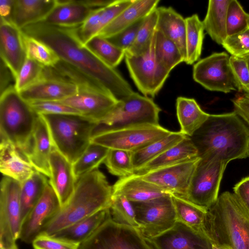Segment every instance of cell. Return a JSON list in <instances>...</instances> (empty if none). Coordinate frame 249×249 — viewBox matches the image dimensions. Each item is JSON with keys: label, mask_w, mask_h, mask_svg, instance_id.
Listing matches in <instances>:
<instances>
[{"label": "cell", "mask_w": 249, "mask_h": 249, "mask_svg": "<svg viewBox=\"0 0 249 249\" xmlns=\"http://www.w3.org/2000/svg\"><path fill=\"white\" fill-rule=\"evenodd\" d=\"M79 27H63L39 22L21 29L48 45L62 60L99 84L118 100L134 91L120 72L100 60L83 44Z\"/></svg>", "instance_id": "6da1fadb"}, {"label": "cell", "mask_w": 249, "mask_h": 249, "mask_svg": "<svg viewBox=\"0 0 249 249\" xmlns=\"http://www.w3.org/2000/svg\"><path fill=\"white\" fill-rule=\"evenodd\" d=\"M190 138L200 159L228 163L249 157V129L234 111L210 114Z\"/></svg>", "instance_id": "7a4b0ae2"}, {"label": "cell", "mask_w": 249, "mask_h": 249, "mask_svg": "<svg viewBox=\"0 0 249 249\" xmlns=\"http://www.w3.org/2000/svg\"><path fill=\"white\" fill-rule=\"evenodd\" d=\"M112 195V186L98 169L83 175L77 179L69 200L42 232L54 235L100 211L110 208Z\"/></svg>", "instance_id": "3957f363"}, {"label": "cell", "mask_w": 249, "mask_h": 249, "mask_svg": "<svg viewBox=\"0 0 249 249\" xmlns=\"http://www.w3.org/2000/svg\"><path fill=\"white\" fill-rule=\"evenodd\" d=\"M204 234L226 249H249V212L233 193L221 194L207 211Z\"/></svg>", "instance_id": "277c9868"}, {"label": "cell", "mask_w": 249, "mask_h": 249, "mask_svg": "<svg viewBox=\"0 0 249 249\" xmlns=\"http://www.w3.org/2000/svg\"><path fill=\"white\" fill-rule=\"evenodd\" d=\"M38 116L15 87H10L0 94V141L12 144L26 157Z\"/></svg>", "instance_id": "5b68a950"}, {"label": "cell", "mask_w": 249, "mask_h": 249, "mask_svg": "<svg viewBox=\"0 0 249 249\" xmlns=\"http://www.w3.org/2000/svg\"><path fill=\"white\" fill-rule=\"evenodd\" d=\"M53 147L73 164L91 143L94 121L81 115L42 114Z\"/></svg>", "instance_id": "8992f818"}, {"label": "cell", "mask_w": 249, "mask_h": 249, "mask_svg": "<svg viewBox=\"0 0 249 249\" xmlns=\"http://www.w3.org/2000/svg\"><path fill=\"white\" fill-rule=\"evenodd\" d=\"M160 111V107L151 98L134 91L120 100L115 108L97 123L92 138L105 132L125 127L159 125Z\"/></svg>", "instance_id": "52a82bcc"}, {"label": "cell", "mask_w": 249, "mask_h": 249, "mask_svg": "<svg viewBox=\"0 0 249 249\" xmlns=\"http://www.w3.org/2000/svg\"><path fill=\"white\" fill-rule=\"evenodd\" d=\"M155 39L156 32L146 51L138 55H125L124 57L130 75L136 87L143 96L151 98L159 93L170 72L156 59Z\"/></svg>", "instance_id": "ba28073f"}, {"label": "cell", "mask_w": 249, "mask_h": 249, "mask_svg": "<svg viewBox=\"0 0 249 249\" xmlns=\"http://www.w3.org/2000/svg\"><path fill=\"white\" fill-rule=\"evenodd\" d=\"M228 163L200 159L194 172L186 199L208 210L216 201Z\"/></svg>", "instance_id": "9c48e42d"}, {"label": "cell", "mask_w": 249, "mask_h": 249, "mask_svg": "<svg viewBox=\"0 0 249 249\" xmlns=\"http://www.w3.org/2000/svg\"><path fill=\"white\" fill-rule=\"evenodd\" d=\"M137 229L145 238L155 237L171 229L177 221L171 194L145 202H132Z\"/></svg>", "instance_id": "30bf717a"}, {"label": "cell", "mask_w": 249, "mask_h": 249, "mask_svg": "<svg viewBox=\"0 0 249 249\" xmlns=\"http://www.w3.org/2000/svg\"><path fill=\"white\" fill-rule=\"evenodd\" d=\"M79 249H152L135 228L107 219Z\"/></svg>", "instance_id": "8fae6325"}, {"label": "cell", "mask_w": 249, "mask_h": 249, "mask_svg": "<svg viewBox=\"0 0 249 249\" xmlns=\"http://www.w3.org/2000/svg\"><path fill=\"white\" fill-rule=\"evenodd\" d=\"M172 132L160 124L131 126L102 133L92 137L91 142L109 149L134 152Z\"/></svg>", "instance_id": "7c38bea8"}, {"label": "cell", "mask_w": 249, "mask_h": 249, "mask_svg": "<svg viewBox=\"0 0 249 249\" xmlns=\"http://www.w3.org/2000/svg\"><path fill=\"white\" fill-rule=\"evenodd\" d=\"M230 57L224 52L214 53L198 60L193 67L194 81L210 91L227 93L238 90Z\"/></svg>", "instance_id": "4fadbf2b"}, {"label": "cell", "mask_w": 249, "mask_h": 249, "mask_svg": "<svg viewBox=\"0 0 249 249\" xmlns=\"http://www.w3.org/2000/svg\"><path fill=\"white\" fill-rule=\"evenodd\" d=\"M21 184L3 176L0 182V246L9 247L19 239L21 223Z\"/></svg>", "instance_id": "5bb4252c"}, {"label": "cell", "mask_w": 249, "mask_h": 249, "mask_svg": "<svg viewBox=\"0 0 249 249\" xmlns=\"http://www.w3.org/2000/svg\"><path fill=\"white\" fill-rule=\"evenodd\" d=\"M199 157L138 175L166 192L186 198Z\"/></svg>", "instance_id": "9a60e30c"}, {"label": "cell", "mask_w": 249, "mask_h": 249, "mask_svg": "<svg viewBox=\"0 0 249 249\" xmlns=\"http://www.w3.org/2000/svg\"><path fill=\"white\" fill-rule=\"evenodd\" d=\"M60 101L97 123L115 108L120 100L104 89L79 88L76 93Z\"/></svg>", "instance_id": "2e32d148"}, {"label": "cell", "mask_w": 249, "mask_h": 249, "mask_svg": "<svg viewBox=\"0 0 249 249\" xmlns=\"http://www.w3.org/2000/svg\"><path fill=\"white\" fill-rule=\"evenodd\" d=\"M60 208L58 198L48 183L41 197L22 223L19 239L27 244L32 243Z\"/></svg>", "instance_id": "e0dca14e"}, {"label": "cell", "mask_w": 249, "mask_h": 249, "mask_svg": "<svg viewBox=\"0 0 249 249\" xmlns=\"http://www.w3.org/2000/svg\"><path fill=\"white\" fill-rule=\"evenodd\" d=\"M144 238L152 249H212V243L205 234L178 221L159 235Z\"/></svg>", "instance_id": "ac0fdd59"}, {"label": "cell", "mask_w": 249, "mask_h": 249, "mask_svg": "<svg viewBox=\"0 0 249 249\" xmlns=\"http://www.w3.org/2000/svg\"><path fill=\"white\" fill-rule=\"evenodd\" d=\"M0 54L16 79L27 58V53L21 29L13 23L0 18Z\"/></svg>", "instance_id": "d6986e66"}, {"label": "cell", "mask_w": 249, "mask_h": 249, "mask_svg": "<svg viewBox=\"0 0 249 249\" xmlns=\"http://www.w3.org/2000/svg\"><path fill=\"white\" fill-rule=\"evenodd\" d=\"M50 170L49 183L56 193L61 207L69 200L75 187L77 180L72 164L53 147Z\"/></svg>", "instance_id": "ffe728a7"}, {"label": "cell", "mask_w": 249, "mask_h": 249, "mask_svg": "<svg viewBox=\"0 0 249 249\" xmlns=\"http://www.w3.org/2000/svg\"><path fill=\"white\" fill-rule=\"evenodd\" d=\"M78 87L60 79L43 77L19 92L26 101H62L77 93Z\"/></svg>", "instance_id": "44dd1931"}, {"label": "cell", "mask_w": 249, "mask_h": 249, "mask_svg": "<svg viewBox=\"0 0 249 249\" xmlns=\"http://www.w3.org/2000/svg\"><path fill=\"white\" fill-rule=\"evenodd\" d=\"M38 115L31 149L26 158L36 171L49 178L50 159L53 146L46 123Z\"/></svg>", "instance_id": "7402d4cb"}, {"label": "cell", "mask_w": 249, "mask_h": 249, "mask_svg": "<svg viewBox=\"0 0 249 249\" xmlns=\"http://www.w3.org/2000/svg\"><path fill=\"white\" fill-rule=\"evenodd\" d=\"M93 10L82 0H56L55 6L41 22L63 27H78L84 23Z\"/></svg>", "instance_id": "603a6c76"}, {"label": "cell", "mask_w": 249, "mask_h": 249, "mask_svg": "<svg viewBox=\"0 0 249 249\" xmlns=\"http://www.w3.org/2000/svg\"><path fill=\"white\" fill-rule=\"evenodd\" d=\"M112 194L122 195L132 202H141L170 194L134 174L120 178L112 186Z\"/></svg>", "instance_id": "cb8c5ba5"}, {"label": "cell", "mask_w": 249, "mask_h": 249, "mask_svg": "<svg viewBox=\"0 0 249 249\" xmlns=\"http://www.w3.org/2000/svg\"><path fill=\"white\" fill-rule=\"evenodd\" d=\"M0 171L3 176L21 184L31 177L36 170L14 145L0 141Z\"/></svg>", "instance_id": "d4e9b609"}, {"label": "cell", "mask_w": 249, "mask_h": 249, "mask_svg": "<svg viewBox=\"0 0 249 249\" xmlns=\"http://www.w3.org/2000/svg\"><path fill=\"white\" fill-rule=\"evenodd\" d=\"M159 0H134L127 8L97 35L107 38L114 36L145 18L157 8Z\"/></svg>", "instance_id": "484cf974"}, {"label": "cell", "mask_w": 249, "mask_h": 249, "mask_svg": "<svg viewBox=\"0 0 249 249\" xmlns=\"http://www.w3.org/2000/svg\"><path fill=\"white\" fill-rule=\"evenodd\" d=\"M56 4V0H15L10 22L22 29L43 21Z\"/></svg>", "instance_id": "4316f807"}, {"label": "cell", "mask_w": 249, "mask_h": 249, "mask_svg": "<svg viewBox=\"0 0 249 249\" xmlns=\"http://www.w3.org/2000/svg\"><path fill=\"white\" fill-rule=\"evenodd\" d=\"M157 29L178 47L184 62L186 59L185 18L171 7H158Z\"/></svg>", "instance_id": "83f0119b"}, {"label": "cell", "mask_w": 249, "mask_h": 249, "mask_svg": "<svg viewBox=\"0 0 249 249\" xmlns=\"http://www.w3.org/2000/svg\"><path fill=\"white\" fill-rule=\"evenodd\" d=\"M197 150L189 137L186 136L174 146L154 159L135 172L141 175L198 157Z\"/></svg>", "instance_id": "f1b7e54d"}, {"label": "cell", "mask_w": 249, "mask_h": 249, "mask_svg": "<svg viewBox=\"0 0 249 249\" xmlns=\"http://www.w3.org/2000/svg\"><path fill=\"white\" fill-rule=\"evenodd\" d=\"M176 113L180 125V132L191 137L205 122L210 116L204 111L194 98L178 97L176 100Z\"/></svg>", "instance_id": "f546056e"}, {"label": "cell", "mask_w": 249, "mask_h": 249, "mask_svg": "<svg viewBox=\"0 0 249 249\" xmlns=\"http://www.w3.org/2000/svg\"><path fill=\"white\" fill-rule=\"evenodd\" d=\"M230 1L210 0L202 21L205 31L213 40L219 45H222L228 36L226 18Z\"/></svg>", "instance_id": "4dcf8cb0"}, {"label": "cell", "mask_w": 249, "mask_h": 249, "mask_svg": "<svg viewBox=\"0 0 249 249\" xmlns=\"http://www.w3.org/2000/svg\"><path fill=\"white\" fill-rule=\"evenodd\" d=\"M110 217V208L105 209L73 224L53 235L81 244L91 236L105 221Z\"/></svg>", "instance_id": "1f68e13d"}, {"label": "cell", "mask_w": 249, "mask_h": 249, "mask_svg": "<svg viewBox=\"0 0 249 249\" xmlns=\"http://www.w3.org/2000/svg\"><path fill=\"white\" fill-rule=\"evenodd\" d=\"M46 176L36 171L28 179L21 183L20 201L21 225L41 197L49 183Z\"/></svg>", "instance_id": "d6a6232c"}, {"label": "cell", "mask_w": 249, "mask_h": 249, "mask_svg": "<svg viewBox=\"0 0 249 249\" xmlns=\"http://www.w3.org/2000/svg\"><path fill=\"white\" fill-rule=\"evenodd\" d=\"M187 136L180 131H172L167 136L132 152L135 173L145 164L183 140Z\"/></svg>", "instance_id": "836d02e7"}, {"label": "cell", "mask_w": 249, "mask_h": 249, "mask_svg": "<svg viewBox=\"0 0 249 249\" xmlns=\"http://www.w3.org/2000/svg\"><path fill=\"white\" fill-rule=\"evenodd\" d=\"M177 221L204 234L203 224L208 210L183 198L171 195Z\"/></svg>", "instance_id": "e575fe53"}, {"label": "cell", "mask_w": 249, "mask_h": 249, "mask_svg": "<svg viewBox=\"0 0 249 249\" xmlns=\"http://www.w3.org/2000/svg\"><path fill=\"white\" fill-rule=\"evenodd\" d=\"M186 59L188 65H192L199 59L204 37V28L197 14L185 18Z\"/></svg>", "instance_id": "d590c367"}, {"label": "cell", "mask_w": 249, "mask_h": 249, "mask_svg": "<svg viewBox=\"0 0 249 249\" xmlns=\"http://www.w3.org/2000/svg\"><path fill=\"white\" fill-rule=\"evenodd\" d=\"M155 53L158 62L169 71L179 63L184 62L177 45L157 29L156 31Z\"/></svg>", "instance_id": "8d00e7d4"}, {"label": "cell", "mask_w": 249, "mask_h": 249, "mask_svg": "<svg viewBox=\"0 0 249 249\" xmlns=\"http://www.w3.org/2000/svg\"><path fill=\"white\" fill-rule=\"evenodd\" d=\"M109 149L91 142L79 159L72 164L76 180L83 175L98 168L104 162Z\"/></svg>", "instance_id": "74e56055"}, {"label": "cell", "mask_w": 249, "mask_h": 249, "mask_svg": "<svg viewBox=\"0 0 249 249\" xmlns=\"http://www.w3.org/2000/svg\"><path fill=\"white\" fill-rule=\"evenodd\" d=\"M85 46L107 65L115 68L125 57V51L99 36L91 38Z\"/></svg>", "instance_id": "f35d334b"}, {"label": "cell", "mask_w": 249, "mask_h": 249, "mask_svg": "<svg viewBox=\"0 0 249 249\" xmlns=\"http://www.w3.org/2000/svg\"><path fill=\"white\" fill-rule=\"evenodd\" d=\"M158 17L156 8L145 18L133 44L125 52V56L138 55L147 50L157 29Z\"/></svg>", "instance_id": "ab89813d"}, {"label": "cell", "mask_w": 249, "mask_h": 249, "mask_svg": "<svg viewBox=\"0 0 249 249\" xmlns=\"http://www.w3.org/2000/svg\"><path fill=\"white\" fill-rule=\"evenodd\" d=\"M23 39L27 57L35 60L44 67H53L59 61V57L54 51L43 42L24 33Z\"/></svg>", "instance_id": "60d3db41"}, {"label": "cell", "mask_w": 249, "mask_h": 249, "mask_svg": "<svg viewBox=\"0 0 249 249\" xmlns=\"http://www.w3.org/2000/svg\"><path fill=\"white\" fill-rule=\"evenodd\" d=\"M104 163L110 174L120 178L135 174L131 152L109 149Z\"/></svg>", "instance_id": "b9f144b4"}, {"label": "cell", "mask_w": 249, "mask_h": 249, "mask_svg": "<svg viewBox=\"0 0 249 249\" xmlns=\"http://www.w3.org/2000/svg\"><path fill=\"white\" fill-rule=\"evenodd\" d=\"M110 211L112 219L115 222L138 229L139 225L132 202L125 196L112 194Z\"/></svg>", "instance_id": "7bdbcfd3"}, {"label": "cell", "mask_w": 249, "mask_h": 249, "mask_svg": "<svg viewBox=\"0 0 249 249\" xmlns=\"http://www.w3.org/2000/svg\"><path fill=\"white\" fill-rule=\"evenodd\" d=\"M226 28L228 36L237 34L249 28V14L236 0H230L227 12Z\"/></svg>", "instance_id": "ee69618b"}, {"label": "cell", "mask_w": 249, "mask_h": 249, "mask_svg": "<svg viewBox=\"0 0 249 249\" xmlns=\"http://www.w3.org/2000/svg\"><path fill=\"white\" fill-rule=\"evenodd\" d=\"M44 69L38 62L27 57L15 79L16 89L19 92L37 82L42 77Z\"/></svg>", "instance_id": "f6af8a7d"}, {"label": "cell", "mask_w": 249, "mask_h": 249, "mask_svg": "<svg viewBox=\"0 0 249 249\" xmlns=\"http://www.w3.org/2000/svg\"><path fill=\"white\" fill-rule=\"evenodd\" d=\"M34 249H79L80 243L42 232L32 242Z\"/></svg>", "instance_id": "bcb514c9"}, {"label": "cell", "mask_w": 249, "mask_h": 249, "mask_svg": "<svg viewBox=\"0 0 249 249\" xmlns=\"http://www.w3.org/2000/svg\"><path fill=\"white\" fill-rule=\"evenodd\" d=\"M221 45L232 56L242 57L249 53V28L228 36Z\"/></svg>", "instance_id": "7dc6e473"}, {"label": "cell", "mask_w": 249, "mask_h": 249, "mask_svg": "<svg viewBox=\"0 0 249 249\" xmlns=\"http://www.w3.org/2000/svg\"><path fill=\"white\" fill-rule=\"evenodd\" d=\"M34 110L38 115L42 114H76L79 112L68 105L58 101H37L29 103Z\"/></svg>", "instance_id": "c3c4849f"}, {"label": "cell", "mask_w": 249, "mask_h": 249, "mask_svg": "<svg viewBox=\"0 0 249 249\" xmlns=\"http://www.w3.org/2000/svg\"><path fill=\"white\" fill-rule=\"evenodd\" d=\"M230 64L238 91L249 92V71L246 59L243 57L231 55Z\"/></svg>", "instance_id": "681fc988"}, {"label": "cell", "mask_w": 249, "mask_h": 249, "mask_svg": "<svg viewBox=\"0 0 249 249\" xmlns=\"http://www.w3.org/2000/svg\"><path fill=\"white\" fill-rule=\"evenodd\" d=\"M103 8L93 9L84 23L79 27V36L84 44L101 31L100 19Z\"/></svg>", "instance_id": "f907efd6"}, {"label": "cell", "mask_w": 249, "mask_h": 249, "mask_svg": "<svg viewBox=\"0 0 249 249\" xmlns=\"http://www.w3.org/2000/svg\"><path fill=\"white\" fill-rule=\"evenodd\" d=\"M144 18L142 19L121 32L106 39L125 52L133 44Z\"/></svg>", "instance_id": "816d5d0a"}, {"label": "cell", "mask_w": 249, "mask_h": 249, "mask_svg": "<svg viewBox=\"0 0 249 249\" xmlns=\"http://www.w3.org/2000/svg\"><path fill=\"white\" fill-rule=\"evenodd\" d=\"M134 0H115L110 5L104 7L101 16V31L127 8Z\"/></svg>", "instance_id": "f5cc1de1"}, {"label": "cell", "mask_w": 249, "mask_h": 249, "mask_svg": "<svg viewBox=\"0 0 249 249\" xmlns=\"http://www.w3.org/2000/svg\"><path fill=\"white\" fill-rule=\"evenodd\" d=\"M234 111L242 119L249 129V92L231 100Z\"/></svg>", "instance_id": "db71d44e"}, {"label": "cell", "mask_w": 249, "mask_h": 249, "mask_svg": "<svg viewBox=\"0 0 249 249\" xmlns=\"http://www.w3.org/2000/svg\"><path fill=\"white\" fill-rule=\"evenodd\" d=\"M233 193L249 212V176L246 177L233 188Z\"/></svg>", "instance_id": "11a10c76"}, {"label": "cell", "mask_w": 249, "mask_h": 249, "mask_svg": "<svg viewBox=\"0 0 249 249\" xmlns=\"http://www.w3.org/2000/svg\"><path fill=\"white\" fill-rule=\"evenodd\" d=\"M15 79L12 72L4 62L0 59V94L12 86L10 83Z\"/></svg>", "instance_id": "9f6ffc18"}, {"label": "cell", "mask_w": 249, "mask_h": 249, "mask_svg": "<svg viewBox=\"0 0 249 249\" xmlns=\"http://www.w3.org/2000/svg\"><path fill=\"white\" fill-rule=\"evenodd\" d=\"M15 0H0V18L10 22Z\"/></svg>", "instance_id": "6f0895ef"}, {"label": "cell", "mask_w": 249, "mask_h": 249, "mask_svg": "<svg viewBox=\"0 0 249 249\" xmlns=\"http://www.w3.org/2000/svg\"><path fill=\"white\" fill-rule=\"evenodd\" d=\"M115 0H82V2L91 9H94L105 7Z\"/></svg>", "instance_id": "680465c9"}, {"label": "cell", "mask_w": 249, "mask_h": 249, "mask_svg": "<svg viewBox=\"0 0 249 249\" xmlns=\"http://www.w3.org/2000/svg\"><path fill=\"white\" fill-rule=\"evenodd\" d=\"M0 249H18L17 244H15L9 247H4L0 246Z\"/></svg>", "instance_id": "91938a15"}, {"label": "cell", "mask_w": 249, "mask_h": 249, "mask_svg": "<svg viewBox=\"0 0 249 249\" xmlns=\"http://www.w3.org/2000/svg\"><path fill=\"white\" fill-rule=\"evenodd\" d=\"M242 57H243L246 59L249 71V53L246 54L245 55H244Z\"/></svg>", "instance_id": "94428289"}, {"label": "cell", "mask_w": 249, "mask_h": 249, "mask_svg": "<svg viewBox=\"0 0 249 249\" xmlns=\"http://www.w3.org/2000/svg\"><path fill=\"white\" fill-rule=\"evenodd\" d=\"M212 249H226L222 247L212 244Z\"/></svg>", "instance_id": "6125c7cd"}]
</instances>
